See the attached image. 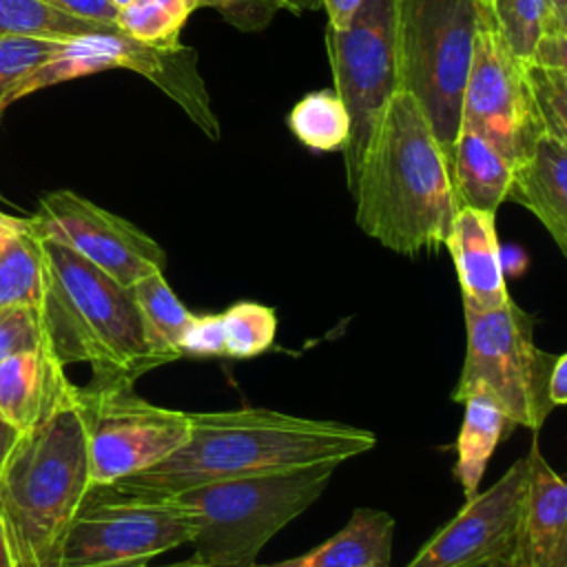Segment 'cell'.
I'll return each instance as SVG.
<instances>
[{
  "instance_id": "obj_1",
  "label": "cell",
  "mask_w": 567,
  "mask_h": 567,
  "mask_svg": "<svg viewBox=\"0 0 567 567\" xmlns=\"http://www.w3.org/2000/svg\"><path fill=\"white\" fill-rule=\"evenodd\" d=\"M377 445L374 432L268 408L190 412V436L171 456L115 481L131 492L173 496L206 483L339 465Z\"/></svg>"
},
{
  "instance_id": "obj_2",
  "label": "cell",
  "mask_w": 567,
  "mask_h": 567,
  "mask_svg": "<svg viewBox=\"0 0 567 567\" xmlns=\"http://www.w3.org/2000/svg\"><path fill=\"white\" fill-rule=\"evenodd\" d=\"M350 193L357 226L381 246L405 257L445 246L456 213L450 164L410 91L388 100Z\"/></svg>"
},
{
  "instance_id": "obj_3",
  "label": "cell",
  "mask_w": 567,
  "mask_h": 567,
  "mask_svg": "<svg viewBox=\"0 0 567 567\" xmlns=\"http://www.w3.org/2000/svg\"><path fill=\"white\" fill-rule=\"evenodd\" d=\"M89 487L86 434L73 385L20 436L0 472V527L13 567H60L66 532Z\"/></svg>"
},
{
  "instance_id": "obj_4",
  "label": "cell",
  "mask_w": 567,
  "mask_h": 567,
  "mask_svg": "<svg viewBox=\"0 0 567 567\" xmlns=\"http://www.w3.org/2000/svg\"><path fill=\"white\" fill-rule=\"evenodd\" d=\"M47 284L40 323L49 350L66 368L86 363L95 374L137 379L164 365L146 343L131 288L71 248L44 239Z\"/></svg>"
},
{
  "instance_id": "obj_5",
  "label": "cell",
  "mask_w": 567,
  "mask_h": 567,
  "mask_svg": "<svg viewBox=\"0 0 567 567\" xmlns=\"http://www.w3.org/2000/svg\"><path fill=\"white\" fill-rule=\"evenodd\" d=\"M334 470L252 474L175 494L193 514V556L206 567H252L266 543L326 492Z\"/></svg>"
},
{
  "instance_id": "obj_6",
  "label": "cell",
  "mask_w": 567,
  "mask_h": 567,
  "mask_svg": "<svg viewBox=\"0 0 567 567\" xmlns=\"http://www.w3.org/2000/svg\"><path fill=\"white\" fill-rule=\"evenodd\" d=\"M394 16L401 89L421 102L450 164L478 9L474 0H394Z\"/></svg>"
},
{
  "instance_id": "obj_7",
  "label": "cell",
  "mask_w": 567,
  "mask_h": 567,
  "mask_svg": "<svg viewBox=\"0 0 567 567\" xmlns=\"http://www.w3.org/2000/svg\"><path fill=\"white\" fill-rule=\"evenodd\" d=\"M467 348L452 390V401L463 403L472 392H487L512 425L538 432L551 414L547 379L558 354L536 346V319L512 297L496 310H463Z\"/></svg>"
},
{
  "instance_id": "obj_8",
  "label": "cell",
  "mask_w": 567,
  "mask_h": 567,
  "mask_svg": "<svg viewBox=\"0 0 567 567\" xmlns=\"http://www.w3.org/2000/svg\"><path fill=\"white\" fill-rule=\"evenodd\" d=\"M190 509L173 494L131 492L117 483L91 485L64 538L60 567H122L188 545Z\"/></svg>"
},
{
  "instance_id": "obj_9",
  "label": "cell",
  "mask_w": 567,
  "mask_h": 567,
  "mask_svg": "<svg viewBox=\"0 0 567 567\" xmlns=\"http://www.w3.org/2000/svg\"><path fill=\"white\" fill-rule=\"evenodd\" d=\"M133 383L120 374L93 372L86 385H78L91 485L144 472L190 436V412L155 405Z\"/></svg>"
},
{
  "instance_id": "obj_10",
  "label": "cell",
  "mask_w": 567,
  "mask_h": 567,
  "mask_svg": "<svg viewBox=\"0 0 567 567\" xmlns=\"http://www.w3.org/2000/svg\"><path fill=\"white\" fill-rule=\"evenodd\" d=\"M334 91L350 117L343 148L352 186L388 100L401 89L394 0H363L348 27L326 29Z\"/></svg>"
},
{
  "instance_id": "obj_11",
  "label": "cell",
  "mask_w": 567,
  "mask_h": 567,
  "mask_svg": "<svg viewBox=\"0 0 567 567\" xmlns=\"http://www.w3.org/2000/svg\"><path fill=\"white\" fill-rule=\"evenodd\" d=\"M31 217L44 239L71 248L126 288L166 268V252L151 235L69 188L44 193Z\"/></svg>"
},
{
  "instance_id": "obj_12",
  "label": "cell",
  "mask_w": 567,
  "mask_h": 567,
  "mask_svg": "<svg viewBox=\"0 0 567 567\" xmlns=\"http://www.w3.org/2000/svg\"><path fill=\"white\" fill-rule=\"evenodd\" d=\"M458 124L487 137L512 164L525 157L540 133L527 104L518 60L503 42L494 20H478Z\"/></svg>"
},
{
  "instance_id": "obj_13",
  "label": "cell",
  "mask_w": 567,
  "mask_h": 567,
  "mask_svg": "<svg viewBox=\"0 0 567 567\" xmlns=\"http://www.w3.org/2000/svg\"><path fill=\"white\" fill-rule=\"evenodd\" d=\"M525 485L523 456L494 485L465 498L458 514L439 527L405 567H487L505 560L512 551Z\"/></svg>"
},
{
  "instance_id": "obj_14",
  "label": "cell",
  "mask_w": 567,
  "mask_h": 567,
  "mask_svg": "<svg viewBox=\"0 0 567 567\" xmlns=\"http://www.w3.org/2000/svg\"><path fill=\"white\" fill-rule=\"evenodd\" d=\"M527 485L520 503L512 551V567H567V483L540 454L532 439Z\"/></svg>"
},
{
  "instance_id": "obj_15",
  "label": "cell",
  "mask_w": 567,
  "mask_h": 567,
  "mask_svg": "<svg viewBox=\"0 0 567 567\" xmlns=\"http://www.w3.org/2000/svg\"><path fill=\"white\" fill-rule=\"evenodd\" d=\"M445 248L456 268L463 310L489 312L509 299L496 237V213L456 208Z\"/></svg>"
},
{
  "instance_id": "obj_16",
  "label": "cell",
  "mask_w": 567,
  "mask_h": 567,
  "mask_svg": "<svg viewBox=\"0 0 567 567\" xmlns=\"http://www.w3.org/2000/svg\"><path fill=\"white\" fill-rule=\"evenodd\" d=\"M527 208L567 255V142L538 133L509 175L505 202Z\"/></svg>"
},
{
  "instance_id": "obj_17",
  "label": "cell",
  "mask_w": 567,
  "mask_h": 567,
  "mask_svg": "<svg viewBox=\"0 0 567 567\" xmlns=\"http://www.w3.org/2000/svg\"><path fill=\"white\" fill-rule=\"evenodd\" d=\"M73 388L49 346L0 361V416L22 434L33 430Z\"/></svg>"
},
{
  "instance_id": "obj_18",
  "label": "cell",
  "mask_w": 567,
  "mask_h": 567,
  "mask_svg": "<svg viewBox=\"0 0 567 567\" xmlns=\"http://www.w3.org/2000/svg\"><path fill=\"white\" fill-rule=\"evenodd\" d=\"M392 540V514L374 507H357L337 534L310 551L272 565L255 563L252 567H390Z\"/></svg>"
},
{
  "instance_id": "obj_19",
  "label": "cell",
  "mask_w": 567,
  "mask_h": 567,
  "mask_svg": "<svg viewBox=\"0 0 567 567\" xmlns=\"http://www.w3.org/2000/svg\"><path fill=\"white\" fill-rule=\"evenodd\" d=\"M47 284L42 235L33 217L0 210V306H18L40 317Z\"/></svg>"
},
{
  "instance_id": "obj_20",
  "label": "cell",
  "mask_w": 567,
  "mask_h": 567,
  "mask_svg": "<svg viewBox=\"0 0 567 567\" xmlns=\"http://www.w3.org/2000/svg\"><path fill=\"white\" fill-rule=\"evenodd\" d=\"M512 162L481 133L458 124L450 157L456 208L496 213L505 202Z\"/></svg>"
},
{
  "instance_id": "obj_21",
  "label": "cell",
  "mask_w": 567,
  "mask_h": 567,
  "mask_svg": "<svg viewBox=\"0 0 567 567\" xmlns=\"http://www.w3.org/2000/svg\"><path fill=\"white\" fill-rule=\"evenodd\" d=\"M463 405L465 414L456 436L454 476L463 487V496L470 498L478 492L496 445L514 425L507 421L503 408L483 390L472 392Z\"/></svg>"
},
{
  "instance_id": "obj_22",
  "label": "cell",
  "mask_w": 567,
  "mask_h": 567,
  "mask_svg": "<svg viewBox=\"0 0 567 567\" xmlns=\"http://www.w3.org/2000/svg\"><path fill=\"white\" fill-rule=\"evenodd\" d=\"M144 337L153 354L166 365L179 357L177 343L190 319V310L173 292L164 272H153L131 286Z\"/></svg>"
},
{
  "instance_id": "obj_23",
  "label": "cell",
  "mask_w": 567,
  "mask_h": 567,
  "mask_svg": "<svg viewBox=\"0 0 567 567\" xmlns=\"http://www.w3.org/2000/svg\"><path fill=\"white\" fill-rule=\"evenodd\" d=\"M124 33L115 24L80 18L44 0H0V35L73 40L82 35Z\"/></svg>"
},
{
  "instance_id": "obj_24",
  "label": "cell",
  "mask_w": 567,
  "mask_h": 567,
  "mask_svg": "<svg viewBox=\"0 0 567 567\" xmlns=\"http://www.w3.org/2000/svg\"><path fill=\"white\" fill-rule=\"evenodd\" d=\"M295 137L319 153L343 151L350 137V117L334 89H319L303 95L288 115Z\"/></svg>"
},
{
  "instance_id": "obj_25",
  "label": "cell",
  "mask_w": 567,
  "mask_h": 567,
  "mask_svg": "<svg viewBox=\"0 0 567 567\" xmlns=\"http://www.w3.org/2000/svg\"><path fill=\"white\" fill-rule=\"evenodd\" d=\"M193 0H133L117 9L115 24L128 38L155 47H179V31L193 13Z\"/></svg>"
},
{
  "instance_id": "obj_26",
  "label": "cell",
  "mask_w": 567,
  "mask_h": 567,
  "mask_svg": "<svg viewBox=\"0 0 567 567\" xmlns=\"http://www.w3.org/2000/svg\"><path fill=\"white\" fill-rule=\"evenodd\" d=\"M518 71L538 131L567 142V69L518 60Z\"/></svg>"
},
{
  "instance_id": "obj_27",
  "label": "cell",
  "mask_w": 567,
  "mask_h": 567,
  "mask_svg": "<svg viewBox=\"0 0 567 567\" xmlns=\"http://www.w3.org/2000/svg\"><path fill=\"white\" fill-rule=\"evenodd\" d=\"M221 315L224 357L250 359L275 343L277 312L257 301H237Z\"/></svg>"
},
{
  "instance_id": "obj_28",
  "label": "cell",
  "mask_w": 567,
  "mask_h": 567,
  "mask_svg": "<svg viewBox=\"0 0 567 567\" xmlns=\"http://www.w3.org/2000/svg\"><path fill=\"white\" fill-rule=\"evenodd\" d=\"M64 42L31 35H0V115L13 104L20 82L49 62Z\"/></svg>"
},
{
  "instance_id": "obj_29",
  "label": "cell",
  "mask_w": 567,
  "mask_h": 567,
  "mask_svg": "<svg viewBox=\"0 0 567 567\" xmlns=\"http://www.w3.org/2000/svg\"><path fill=\"white\" fill-rule=\"evenodd\" d=\"M543 0H492L494 24L516 60H527L540 35Z\"/></svg>"
},
{
  "instance_id": "obj_30",
  "label": "cell",
  "mask_w": 567,
  "mask_h": 567,
  "mask_svg": "<svg viewBox=\"0 0 567 567\" xmlns=\"http://www.w3.org/2000/svg\"><path fill=\"white\" fill-rule=\"evenodd\" d=\"M197 7L215 9L228 24L239 31H261L270 24L277 11L286 9L301 13L306 9H319L321 0H193Z\"/></svg>"
},
{
  "instance_id": "obj_31",
  "label": "cell",
  "mask_w": 567,
  "mask_h": 567,
  "mask_svg": "<svg viewBox=\"0 0 567 567\" xmlns=\"http://www.w3.org/2000/svg\"><path fill=\"white\" fill-rule=\"evenodd\" d=\"M47 346L40 317L27 308L0 306V361Z\"/></svg>"
},
{
  "instance_id": "obj_32",
  "label": "cell",
  "mask_w": 567,
  "mask_h": 567,
  "mask_svg": "<svg viewBox=\"0 0 567 567\" xmlns=\"http://www.w3.org/2000/svg\"><path fill=\"white\" fill-rule=\"evenodd\" d=\"M179 357H224L221 315H190L179 343Z\"/></svg>"
},
{
  "instance_id": "obj_33",
  "label": "cell",
  "mask_w": 567,
  "mask_h": 567,
  "mask_svg": "<svg viewBox=\"0 0 567 567\" xmlns=\"http://www.w3.org/2000/svg\"><path fill=\"white\" fill-rule=\"evenodd\" d=\"M44 2L62 11H69L73 16L97 20L104 24H115V18H117V9L109 0H44Z\"/></svg>"
},
{
  "instance_id": "obj_34",
  "label": "cell",
  "mask_w": 567,
  "mask_h": 567,
  "mask_svg": "<svg viewBox=\"0 0 567 567\" xmlns=\"http://www.w3.org/2000/svg\"><path fill=\"white\" fill-rule=\"evenodd\" d=\"M547 401L551 408L567 403V354H558L547 379Z\"/></svg>"
},
{
  "instance_id": "obj_35",
  "label": "cell",
  "mask_w": 567,
  "mask_h": 567,
  "mask_svg": "<svg viewBox=\"0 0 567 567\" xmlns=\"http://www.w3.org/2000/svg\"><path fill=\"white\" fill-rule=\"evenodd\" d=\"M543 24L545 35H567V0H543Z\"/></svg>"
},
{
  "instance_id": "obj_36",
  "label": "cell",
  "mask_w": 567,
  "mask_h": 567,
  "mask_svg": "<svg viewBox=\"0 0 567 567\" xmlns=\"http://www.w3.org/2000/svg\"><path fill=\"white\" fill-rule=\"evenodd\" d=\"M363 4V0H321V7L328 13V27L343 29L357 13V9Z\"/></svg>"
},
{
  "instance_id": "obj_37",
  "label": "cell",
  "mask_w": 567,
  "mask_h": 567,
  "mask_svg": "<svg viewBox=\"0 0 567 567\" xmlns=\"http://www.w3.org/2000/svg\"><path fill=\"white\" fill-rule=\"evenodd\" d=\"M20 436H22V432L16 430L9 421H4V419L0 416V472H2V467H4V463H7V458H9V454L13 452L16 443L20 441Z\"/></svg>"
},
{
  "instance_id": "obj_38",
  "label": "cell",
  "mask_w": 567,
  "mask_h": 567,
  "mask_svg": "<svg viewBox=\"0 0 567 567\" xmlns=\"http://www.w3.org/2000/svg\"><path fill=\"white\" fill-rule=\"evenodd\" d=\"M122 567H206L202 560H197L195 556L177 560V563H166V565H151V563H135V565H122Z\"/></svg>"
},
{
  "instance_id": "obj_39",
  "label": "cell",
  "mask_w": 567,
  "mask_h": 567,
  "mask_svg": "<svg viewBox=\"0 0 567 567\" xmlns=\"http://www.w3.org/2000/svg\"><path fill=\"white\" fill-rule=\"evenodd\" d=\"M476 9H478V18L481 20H494V13H492V0H474Z\"/></svg>"
},
{
  "instance_id": "obj_40",
  "label": "cell",
  "mask_w": 567,
  "mask_h": 567,
  "mask_svg": "<svg viewBox=\"0 0 567 567\" xmlns=\"http://www.w3.org/2000/svg\"><path fill=\"white\" fill-rule=\"evenodd\" d=\"M0 567H13L11 556H9V549H7V543H4L2 527H0Z\"/></svg>"
},
{
  "instance_id": "obj_41",
  "label": "cell",
  "mask_w": 567,
  "mask_h": 567,
  "mask_svg": "<svg viewBox=\"0 0 567 567\" xmlns=\"http://www.w3.org/2000/svg\"><path fill=\"white\" fill-rule=\"evenodd\" d=\"M109 2H111L115 9H122V7H126V4L133 2V0H109Z\"/></svg>"
},
{
  "instance_id": "obj_42",
  "label": "cell",
  "mask_w": 567,
  "mask_h": 567,
  "mask_svg": "<svg viewBox=\"0 0 567 567\" xmlns=\"http://www.w3.org/2000/svg\"><path fill=\"white\" fill-rule=\"evenodd\" d=\"M487 567H512V565H509V560L505 558V560H496V563H489Z\"/></svg>"
}]
</instances>
